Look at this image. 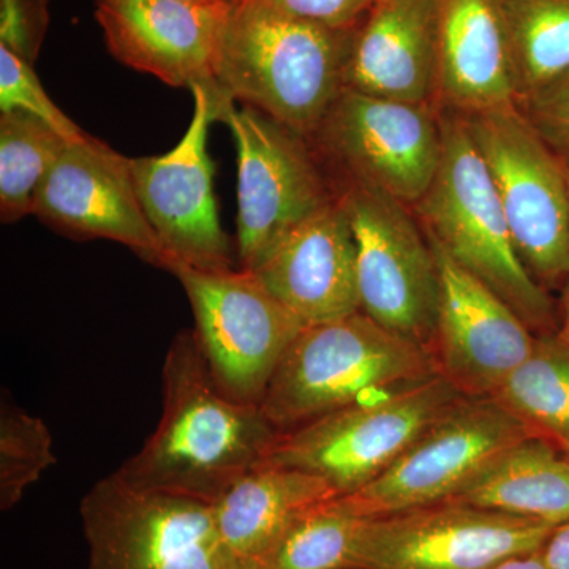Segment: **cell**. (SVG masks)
<instances>
[{
    "label": "cell",
    "instance_id": "obj_1",
    "mask_svg": "<svg viewBox=\"0 0 569 569\" xmlns=\"http://www.w3.org/2000/svg\"><path fill=\"white\" fill-rule=\"evenodd\" d=\"M162 385L156 432L116 473L137 489L212 505L263 463L280 432L260 406L224 395L193 331L179 332L168 348Z\"/></svg>",
    "mask_w": 569,
    "mask_h": 569
},
{
    "label": "cell",
    "instance_id": "obj_2",
    "mask_svg": "<svg viewBox=\"0 0 569 569\" xmlns=\"http://www.w3.org/2000/svg\"><path fill=\"white\" fill-rule=\"evenodd\" d=\"M353 36L253 0L236 3L216 63L223 118L238 102L310 137L346 91Z\"/></svg>",
    "mask_w": 569,
    "mask_h": 569
},
{
    "label": "cell",
    "instance_id": "obj_3",
    "mask_svg": "<svg viewBox=\"0 0 569 569\" xmlns=\"http://www.w3.org/2000/svg\"><path fill=\"white\" fill-rule=\"evenodd\" d=\"M440 372L430 348L396 335L365 312L306 326L288 348L260 407L279 432Z\"/></svg>",
    "mask_w": 569,
    "mask_h": 569
},
{
    "label": "cell",
    "instance_id": "obj_4",
    "mask_svg": "<svg viewBox=\"0 0 569 569\" xmlns=\"http://www.w3.org/2000/svg\"><path fill=\"white\" fill-rule=\"evenodd\" d=\"M427 234L489 284L531 328L552 323V302L516 249L503 206L466 121L441 122V160L419 201Z\"/></svg>",
    "mask_w": 569,
    "mask_h": 569
},
{
    "label": "cell",
    "instance_id": "obj_5",
    "mask_svg": "<svg viewBox=\"0 0 569 569\" xmlns=\"http://www.w3.org/2000/svg\"><path fill=\"white\" fill-rule=\"evenodd\" d=\"M462 395L443 373L280 432L263 462L323 478L351 496L380 477Z\"/></svg>",
    "mask_w": 569,
    "mask_h": 569
},
{
    "label": "cell",
    "instance_id": "obj_6",
    "mask_svg": "<svg viewBox=\"0 0 569 569\" xmlns=\"http://www.w3.org/2000/svg\"><path fill=\"white\" fill-rule=\"evenodd\" d=\"M466 122L496 186L523 264L539 283L567 282V163L516 107L475 112Z\"/></svg>",
    "mask_w": 569,
    "mask_h": 569
},
{
    "label": "cell",
    "instance_id": "obj_7",
    "mask_svg": "<svg viewBox=\"0 0 569 569\" xmlns=\"http://www.w3.org/2000/svg\"><path fill=\"white\" fill-rule=\"evenodd\" d=\"M192 306L194 337L213 380L238 402L260 406L277 367L306 325L247 269L171 263Z\"/></svg>",
    "mask_w": 569,
    "mask_h": 569
},
{
    "label": "cell",
    "instance_id": "obj_8",
    "mask_svg": "<svg viewBox=\"0 0 569 569\" xmlns=\"http://www.w3.org/2000/svg\"><path fill=\"white\" fill-rule=\"evenodd\" d=\"M80 512L88 569H222L233 559L211 505L133 488L116 471L82 497Z\"/></svg>",
    "mask_w": 569,
    "mask_h": 569
},
{
    "label": "cell",
    "instance_id": "obj_9",
    "mask_svg": "<svg viewBox=\"0 0 569 569\" xmlns=\"http://www.w3.org/2000/svg\"><path fill=\"white\" fill-rule=\"evenodd\" d=\"M337 198L353 228L361 312L429 347L440 307V274L429 239L403 203L373 187L353 183Z\"/></svg>",
    "mask_w": 569,
    "mask_h": 569
},
{
    "label": "cell",
    "instance_id": "obj_10",
    "mask_svg": "<svg viewBox=\"0 0 569 569\" xmlns=\"http://www.w3.org/2000/svg\"><path fill=\"white\" fill-rule=\"evenodd\" d=\"M533 436L493 396H462L366 488L348 496L367 518L451 500L501 451Z\"/></svg>",
    "mask_w": 569,
    "mask_h": 569
},
{
    "label": "cell",
    "instance_id": "obj_11",
    "mask_svg": "<svg viewBox=\"0 0 569 569\" xmlns=\"http://www.w3.org/2000/svg\"><path fill=\"white\" fill-rule=\"evenodd\" d=\"M223 122L238 153V254L252 271L288 231L337 197L302 134L247 104H233Z\"/></svg>",
    "mask_w": 569,
    "mask_h": 569
},
{
    "label": "cell",
    "instance_id": "obj_12",
    "mask_svg": "<svg viewBox=\"0 0 569 569\" xmlns=\"http://www.w3.org/2000/svg\"><path fill=\"white\" fill-rule=\"evenodd\" d=\"M556 527L447 500L369 518L353 569H488L541 549Z\"/></svg>",
    "mask_w": 569,
    "mask_h": 569
},
{
    "label": "cell",
    "instance_id": "obj_13",
    "mask_svg": "<svg viewBox=\"0 0 569 569\" xmlns=\"http://www.w3.org/2000/svg\"><path fill=\"white\" fill-rule=\"evenodd\" d=\"M312 134L347 186L373 187L400 203H419L440 167L441 126L426 104L346 89Z\"/></svg>",
    "mask_w": 569,
    "mask_h": 569
},
{
    "label": "cell",
    "instance_id": "obj_14",
    "mask_svg": "<svg viewBox=\"0 0 569 569\" xmlns=\"http://www.w3.org/2000/svg\"><path fill=\"white\" fill-rule=\"evenodd\" d=\"M192 96V121L181 141L163 156L130 159L134 189L167 253V268L182 263L206 271L231 269L230 238L220 223L208 152L217 112L206 89L193 88Z\"/></svg>",
    "mask_w": 569,
    "mask_h": 569
},
{
    "label": "cell",
    "instance_id": "obj_15",
    "mask_svg": "<svg viewBox=\"0 0 569 569\" xmlns=\"http://www.w3.org/2000/svg\"><path fill=\"white\" fill-rule=\"evenodd\" d=\"M32 213L59 233L119 242L167 268V253L134 189L130 159L91 134L67 142L41 182Z\"/></svg>",
    "mask_w": 569,
    "mask_h": 569
},
{
    "label": "cell",
    "instance_id": "obj_16",
    "mask_svg": "<svg viewBox=\"0 0 569 569\" xmlns=\"http://www.w3.org/2000/svg\"><path fill=\"white\" fill-rule=\"evenodd\" d=\"M234 6L198 0H96V18L108 51L119 62L153 74L171 88L206 89L222 121L216 63Z\"/></svg>",
    "mask_w": 569,
    "mask_h": 569
},
{
    "label": "cell",
    "instance_id": "obj_17",
    "mask_svg": "<svg viewBox=\"0 0 569 569\" xmlns=\"http://www.w3.org/2000/svg\"><path fill=\"white\" fill-rule=\"evenodd\" d=\"M440 274L436 339L440 372L467 397L493 396L533 351L530 326L429 234Z\"/></svg>",
    "mask_w": 569,
    "mask_h": 569
},
{
    "label": "cell",
    "instance_id": "obj_18",
    "mask_svg": "<svg viewBox=\"0 0 569 569\" xmlns=\"http://www.w3.org/2000/svg\"><path fill=\"white\" fill-rule=\"evenodd\" d=\"M252 272L306 326L361 312L353 228L339 198L288 231Z\"/></svg>",
    "mask_w": 569,
    "mask_h": 569
},
{
    "label": "cell",
    "instance_id": "obj_19",
    "mask_svg": "<svg viewBox=\"0 0 569 569\" xmlns=\"http://www.w3.org/2000/svg\"><path fill=\"white\" fill-rule=\"evenodd\" d=\"M441 0H376L355 32L346 89L426 104L438 86Z\"/></svg>",
    "mask_w": 569,
    "mask_h": 569
},
{
    "label": "cell",
    "instance_id": "obj_20",
    "mask_svg": "<svg viewBox=\"0 0 569 569\" xmlns=\"http://www.w3.org/2000/svg\"><path fill=\"white\" fill-rule=\"evenodd\" d=\"M438 86L468 114L515 107L519 82L500 0H441Z\"/></svg>",
    "mask_w": 569,
    "mask_h": 569
},
{
    "label": "cell",
    "instance_id": "obj_21",
    "mask_svg": "<svg viewBox=\"0 0 569 569\" xmlns=\"http://www.w3.org/2000/svg\"><path fill=\"white\" fill-rule=\"evenodd\" d=\"M332 497L323 478L263 462L213 501V526L236 559L263 560L299 515Z\"/></svg>",
    "mask_w": 569,
    "mask_h": 569
},
{
    "label": "cell",
    "instance_id": "obj_22",
    "mask_svg": "<svg viewBox=\"0 0 569 569\" xmlns=\"http://www.w3.org/2000/svg\"><path fill=\"white\" fill-rule=\"evenodd\" d=\"M451 500L559 527L569 522V458L545 438H523Z\"/></svg>",
    "mask_w": 569,
    "mask_h": 569
},
{
    "label": "cell",
    "instance_id": "obj_23",
    "mask_svg": "<svg viewBox=\"0 0 569 569\" xmlns=\"http://www.w3.org/2000/svg\"><path fill=\"white\" fill-rule=\"evenodd\" d=\"M537 437L569 458V343L545 335L493 395Z\"/></svg>",
    "mask_w": 569,
    "mask_h": 569
},
{
    "label": "cell",
    "instance_id": "obj_24",
    "mask_svg": "<svg viewBox=\"0 0 569 569\" xmlns=\"http://www.w3.org/2000/svg\"><path fill=\"white\" fill-rule=\"evenodd\" d=\"M522 99L569 73V0H500Z\"/></svg>",
    "mask_w": 569,
    "mask_h": 569
},
{
    "label": "cell",
    "instance_id": "obj_25",
    "mask_svg": "<svg viewBox=\"0 0 569 569\" xmlns=\"http://www.w3.org/2000/svg\"><path fill=\"white\" fill-rule=\"evenodd\" d=\"M367 519L350 497L328 498L299 515L261 561L266 569H353Z\"/></svg>",
    "mask_w": 569,
    "mask_h": 569
},
{
    "label": "cell",
    "instance_id": "obj_26",
    "mask_svg": "<svg viewBox=\"0 0 569 569\" xmlns=\"http://www.w3.org/2000/svg\"><path fill=\"white\" fill-rule=\"evenodd\" d=\"M67 140L28 112H0V219L14 223L33 201Z\"/></svg>",
    "mask_w": 569,
    "mask_h": 569
},
{
    "label": "cell",
    "instance_id": "obj_27",
    "mask_svg": "<svg viewBox=\"0 0 569 569\" xmlns=\"http://www.w3.org/2000/svg\"><path fill=\"white\" fill-rule=\"evenodd\" d=\"M58 462L43 419L32 417L2 391L0 400V509L20 503L26 489Z\"/></svg>",
    "mask_w": 569,
    "mask_h": 569
},
{
    "label": "cell",
    "instance_id": "obj_28",
    "mask_svg": "<svg viewBox=\"0 0 569 569\" xmlns=\"http://www.w3.org/2000/svg\"><path fill=\"white\" fill-rule=\"evenodd\" d=\"M10 111L28 112L69 142L88 134L52 102L32 63L0 47V112Z\"/></svg>",
    "mask_w": 569,
    "mask_h": 569
},
{
    "label": "cell",
    "instance_id": "obj_29",
    "mask_svg": "<svg viewBox=\"0 0 569 569\" xmlns=\"http://www.w3.org/2000/svg\"><path fill=\"white\" fill-rule=\"evenodd\" d=\"M50 26V0H0V47L32 63Z\"/></svg>",
    "mask_w": 569,
    "mask_h": 569
},
{
    "label": "cell",
    "instance_id": "obj_30",
    "mask_svg": "<svg viewBox=\"0 0 569 569\" xmlns=\"http://www.w3.org/2000/svg\"><path fill=\"white\" fill-rule=\"evenodd\" d=\"M523 100L542 140L569 163V73Z\"/></svg>",
    "mask_w": 569,
    "mask_h": 569
},
{
    "label": "cell",
    "instance_id": "obj_31",
    "mask_svg": "<svg viewBox=\"0 0 569 569\" xmlns=\"http://www.w3.org/2000/svg\"><path fill=\"white\" fill-rule=\"evenodd\" d=\"M266 9L279 11L335 31H355L376 0H253Z\"/></svg>",
    "mask_w": 569,
    "mask_h": 569
},
{
    "label": "cell",
    "instance_id": "obj_32",
    "mask_svg": "<svg viewBox=\"0 0 569 569\" xmlns=\"http://www.w3.org/2000/svg\"><path fill=\"white\" fill-rule=\"evenodd\" d=\"M541 552L549 569H569V522L552 530Z\"/></svg>",
    "mask_w": 569,
    "mask_h": 569
},
{
    "label": "cell",
    "instance_id": "obj_33",
    "mask_svg": "<svg viewBox=\"0 0 569 569\" xmlns=\"http://www.w3.org/2000/svg\"><path fill=\"white\" fill-rule=\"evenodd\" d=\"M488 569H549L542 557L541 549L531 550V552L516 553L507 559L498 561Z\"/></svg>",
    "mask_w": 569,
    "mask_h": 569
},
{
    "label": "cell",
    "instance_id": "obj_34",
    "mask_svg": "<svg viewBox=\"0 0 569 569\" xmlns=\"http://www.w3.org/2000/svg\"><path fill=\"white\" fill-rule=\"evenodd\" d=\"M561 339L569 343V277L563 283V296H561Z\"/></svg>",
    "mask_w": 569,
    "mask_h": 569
},
{
    "label": "cell",
    "instance_id": "obj_35",
    "mask_svg": "<svg viewBox=\"0 0 569 569\" xmlns=\"http://www.w3.org/2000/svg\"><path fill=\"white\" fill-rule=\"evenodd\" d=\"M222 569H266L263 561L252 559H231Z\"/></svg>",
    "mask_w": 569,
    "mask_h": 569
},
{
    "label": "cell",
    "instance_id": "obj_36",
    "mask_svg": "<svg viewBox=\"0 0 569 569\" xmlns=\"http://www.w3.org/2000/svg\"><path fill=\"white\" fill-rule=\"evenodd\" d=\"M198 2H220V3H231V6H234V3L241 2V0H198Z\"/></svg>",
    "mask_w": 569,
    "mask_h": 569
},
{
    "label": "cell",
    "instance_id": "obj_37",
    "mask_svg": "<svg viewBox=\"0 0 569 569\" xmlns=\"http://www.w3.org/2000/svg\"><path fill=\"white\" fill-rule=\"evenodd\" d=\"M567 163V162H565ZM567 170H568V181H569V163H567Z\"/></svg>",
    "mask_w": 569,
    "mask_h": 569
}]
</instances>
